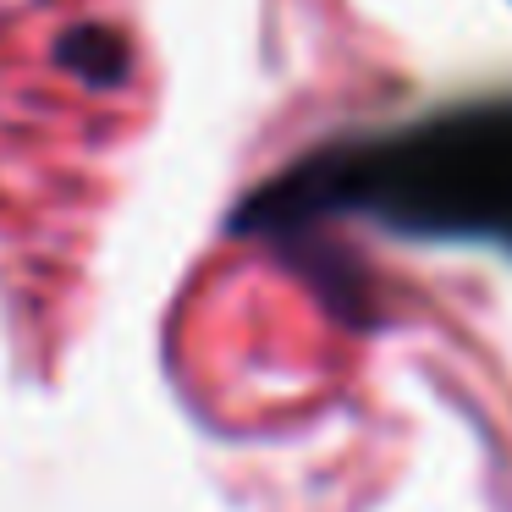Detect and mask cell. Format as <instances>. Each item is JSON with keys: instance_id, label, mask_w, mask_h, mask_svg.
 <instances>
[{"instance_id": "cell-1", "label": "cell", "mask_w": 512, "mask_h": 512, "mask_svg": "<svg viewBox=\"0 0 512 512\" xmlns=\"http://www.w3.org/2000/svg\"><path fill=\"white\" fill-rule=\"evenodd\" d=\"M347 215L419 243H485L512 254V94L314 149L259 193L248 226L298 232Z\"/></svg>"}]
</instances>
